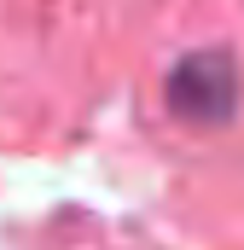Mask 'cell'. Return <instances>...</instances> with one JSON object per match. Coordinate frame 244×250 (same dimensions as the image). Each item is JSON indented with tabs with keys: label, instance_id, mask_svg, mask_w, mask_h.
<instances>
[{
	"label": "cell",
	"instance_id": "obj_1",
	"mask_svg": "<svg viewBox=\"0 0 244 250\" xmlns=\"http://www.w3.org/2000/svg\"><path fill=\"white\" fill-rule=\"evenodd\" d=\"M233 99H239V76H233L227 53H192L169 76V105L192 123H227Z\"/></svg>",
	"mask_w": 244,
	"mask_h": 250
}]
</instances>
